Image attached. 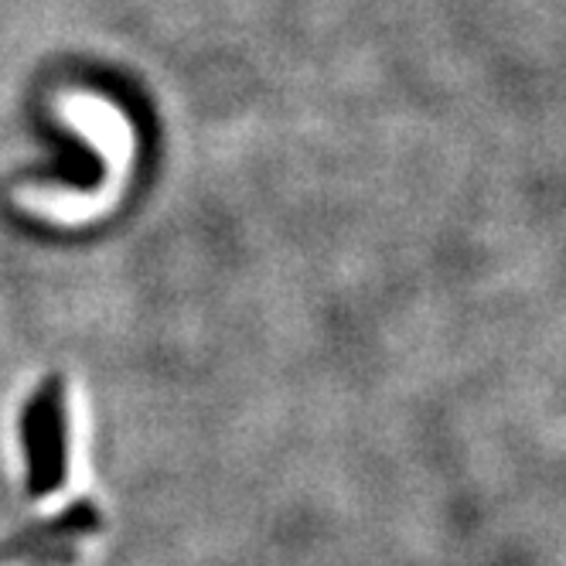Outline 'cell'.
I'll return each instance as SVG.
<instances>
[{"mask_svg": "<svg viewBox=\"0 0 566 566\" xmlns=\"http://www.w3.org/2000/svg\"><path fill=\"white\" fill-rule=\"evenodd\" d=\"M31 423V451H34V492L59 489L62 478V417H59V386L52 382L38 396Z\"/></svg>", "mask_w": 566, "mask_h": 566, "instance_id": "1", "label": "cell"}]
</instances>
